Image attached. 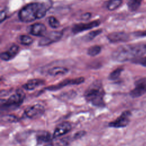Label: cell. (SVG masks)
<instances>
[{
    "label": "cell",
    "mask_w": 146,
    "mask_h": 146,
    "mask_svg": "<svg viewBox=\"0 0 146 146\" xmlns=\"http://www.w3.org/2000/svg\"><path fill=\"white\" fill-rule=\"evenodd\" d=\"M100 22L99 21H94L87 23H79L75 25L72 29V33L75 34L79 33L82 31L91 29L95 27H97L100 25Z\"/></svg>",
    "instance_id": "cell-11"
},
{
    "label": "cell",
    "mask_w": 146,
    "mask_h": 146,
    "mask_svg": "<svg viewBox=\"0 0 146 146\" xmlns=\"http://www.w3.org/2000/svg\"><path fill=\"white\" fill-rule=\"evenodd\" d=\"M146 93V77L139 79L135 82V87L130 91L129 95L133 98L141 96Z\"/></svg>",
    "instance_id": "cell-6"
},
{
    "label": "cell",
    "mask_w": 146,
    "mask_h": 146,
    "mask_svg": "<svg viewBox=\"0 0 146 146\" xmlns=\"http://www.w3.org/2000/svg\"><path fill=\"white\" fill-rule=\"evenodd\" d=\"M143 0H128L127 6L128 9L131 11H136L140 6Z\"/></svg>",
    "instance_id": "cell-18"
},
{
    "label": "cell",
    "mask_w": 146,
    "mask_h": 146,
    "mask_svg": "<svg viewBox=\"0 0 146 146\" xmlns=\"http://www.w3.org/2000/svg\"><path fill=\"white\" fill-rule=\"evenodd\" d=\"M123 71V68L122 67H118L116 68L109 74L108 79L111 80H117L120 77Z\"/></svg>",
    "instance_id": "cell-20"
},
{
    "label": "cell",
    "mask_w": 146,
    "mask_h": 146,
    "mask_svg": "<svg viewBox=\"0 0 146 146\" xmlns=\"http://www.w3.org/2000/svg\"><path fill=\"white\" fill-rule=\"evenodd\" d=\"M20 41L22 44L29 46L33 43V39L29 35H22L20 37Z\"/></svg>",
    "instance_id": "cell-23"
},
{
    "label": "cell",
    "mask_w": 146,
    "mask_h": 146,
    "mask_svg": "<svg viewBox=\"0 0 146 146\" xmlns=\"http://www.w3.org/2000/svg\"><path fill=\"white\" fill-rule=\"evenodd\" d=\"M70 141L69 137L62 138H53L44 146H68Z\"/></svg>",
    "instance_id": "cell-14"
},
{
    "label": "cell",
    "mask_w": 146,
    "mask_h": 146,
    "mask_svg": "<svg viewBox=\"0 0 146 146\" xmlns=\"http://www.w3.org/2000/svg\"><path fill=\"white\" fill-rule=\"evenodd\" d=\"M105 94L102 82L97 79L92 82L86 88L84 96L86 100L93 106L103 108L106 106L104 99Z\"/></svg>",
    "instance_id": "cell-2"
},
{
    "label": "cell",
    "mask_w": 146,
    "mask_h": 146,
    "mask_svg": "<svg viewBox=\"0 0 146 146\" xmlns=\"http://www.w3.org/2000/svg\"><path fill=\"white\" fill-rule=\"evenodd\" d=\"M29 31L30 34L34 36H43L46 32V27L41 23H34L29 27Z\"/></svg>",
    "instance_id": "cell-12"
},
{
    "label": "cell",
    "mask_w": 146,
    "mask_h": 146,
    "mask_svg": "<svg viewBox=\"0 0 146 146\" xmlns=\"http://www.w3.org/2000/svg\"><path fill=\"white\" fill-rule=\"evenodd\" d=\"M48 24L52 28H57L59 26V21L54 17H50L48 18Z\"/></svg>",
    "instance_id": "cell-24"
},
{
    "label": "cell",
    "mask_w": 146,
    "mask_h": 146,
    "mask_svg": "<svg viewBox=\"0 0 146 146\" xmlns=\"http://www.w3.org/2000/svg\"><path fill=\"white\" fill-rule=\"evenodd\" d=\"M122 3V0H109L107 7L110 11H113L117 9Z\"/></svg>",
    "instance_id": "cell-19"
},
{
    "label": "cell",
    "mask_w": 146,
    "mask_h": 146,
    "mask_svg": "<svg viewBox=\"0 0 146 146\" xmlns=\"http://www.w3.org/2000/svg\"><path fill=\"white\" fill-rule=\"evenodd\" d=\"M63 36L62 31H51L47 35H44L39 41L40 46H46L59 41Z\"/></svg>",
    "instance_id": "cell-7"
},
{
    "label": "cell",
    "mask_w": 146,
    "mask_h": 146,
    "mask_svg": "<svg viewBox=\"0 0 146 146\" xmlns=\"http://www.w3.org/2000/svg\"><path fill=\"white\" fill-rule=\"evenodd\" d=\"M84 81V78L83 77H78L73 79H67L62 81L61 82L51 86H48L46 88V90L49 91H56L59 90L64 87L70 86V85H78L83 83Z\"/></svg>",
    "instance_id": "cell-8"
},
{
    "label": "cell",
    "mask_w": 146,
    "mask_h": 146,
    "mask_svg": "<svg viewBox=\"0 0 146 146\" xmlns=\"http://www.w3.org/2000/svg\"><path fill=\"white\" fill-rule=\"evenodd\" d=\"M131 115L132 113L130 111H125L123 112L115 120L110 122L108 123V127L115 128L125 127L130 122Z\"/></svg>",
    "instance_id": "cell-4"
},
{
    "label": "cell",
    "mask_w": 146,
    "mask_h": 146,
    "mask_svg": "<svg viewBox=\"0 0 146 146\" xmlns=\"http://www.w3.org/2000/svg\"><path fill=\"white\" fill-rule=\"evenodd\" d=\"M102 50V48L100 46L94 45L90 47L87 50V54L91 56H95L98 55Z\"/></svg>",
    "instance_id": "cell-21"
},
{
    "label": "cell",
    "mask_w": 146,
    "mask_h": 146,
    "mask_svg": "<svg viewBox=\"0 0 146 146\" xmlns=\"http://www.w3.org/2000/svg\"><path fill=\"white\" fill-rule=\"evenodd\" d=\"M45 112L44 106L40 104H35L27 107L24 111L25 116L29 119H36L42 116Z\"/></svg>",
    "instance_id": "cell-5"
},
{
    "label": "cell",
    "mask_w": 146,
    "mask_h": 146,
    "mask_svg": "<svg viewBox=\"0 0 146 146\" xmlns=\"http://www.w3.org/2000/svg\"><path fill=\"white\" fill-rule=\"evenodd\" d=\"M133 35L136 37H144L146 36V30L139 31L133 33Z\"/></svg>",
    "instance_id": "cell-26"
},
{
    "label": "cell",
    "mask_w": 146,
    "mask_h": 146,
    "mask_svg": "<svg viewBox=\"0 0 146 146\" xmlns=\"http://www.w3.org/2000/svg\"><path fill=\"white\" fill-rule=\"evenodd\" d=\"M91 16V14L90 13H84L82 15V19L83 20H87V19H88Z\"/></svg>",
    "instance_id": "cell-29"
},
{
    "label": "cell",
    "mask_w": 146,
    "mask_h": 146,
    "mask_svg": "<svg viewBox=\"0 0 146 146\" xmlns=\"http://www.w3.org/2000/svg\"><path fill=\"white\" fill-rule=\"evenodd\" d=\"M6 18V13L5 11H1L0 14V19L1 23H2Z\"/></svg>",
    "instance_id": "cell-28"
},
{
    "label": "cell",
    "mask_w": 146,
    "mask_h": 146,
    "mask_svg": "<svg viewBox=\"0 0 146 146\" xmlns=\"http://www.w3.org/2000/svg\"><path fill=\"white\" fill-rule=\"evenodd\" d=\"M25 99V94L21 90H17L7 99H1V111H10L19 108Z\"/></svg>",
    "instance_id": "cell-3"
},
{
    "label": "cell",
    "mask_w": 146,
    "mask_h": 146,
    "mask_svg": "<svg viewBox=\"0 0 146 146\" xmlns=\"http://www.w3.org/2000/svg\"><path fill=\"white\" fill-rule=\"evenodd\" d=\"M102 31V30L101 29H99V30H94L91 32H90L84 36L83 39L86 41H90L94 39L95 37L99 35L100 34H101Z\"/></svg>",
    "instance_id": "cell-22"
},
{
    "label": "cell",
    "mask_w": 146,
    "mask_h": 146,
    "mask_svg": "<svg viewBox=\"0 0 146 146\" xmlns=\"http://www.w3.org/2000/svg\"><path fill=\"white\" fill-rule=\"evenodd\" d=\"M68 69L66 67L57 66L54 67L49 69L47 71V73L50 76H55L58 75H63L68 72Z\"/></svg>",
    "instance_id": "cell-16"
},
{
    "label": "cell",
    "mask_w": 146,
    "mask_h": 146,
    "mask_svg": "<svg viewBox=\"0 0 146 146\" xmlns=\"http://www.w3.org/2000/svg\"><path fill=\"white\" fill-rule=\"evenodd\" d=\"M72 129V125L68 121H63L55 127L52 134L53 138L60 137L68 133Z\"/></svg>",
    "instance_id": "cell-9"
},
{
    "label": "cell",
    "mask_w": 146,
    "mask_h": 146,
    "mask_svg": "<svg viewBox=\"0 0 146 146\" xmlns=\"http://www.w3.org/2000/svg\"><path fill=\"white\" fill-rule=\"evenodd\" d=\"M52 139V135L46 131H42L36 135V141L38 144H41L43 143H47Z\"/></svg>",
    "instance_id": "cell-17"
},
{
    "label": "cell",
    "mask_w": 146,
    "mask_h": 146,
    "mask_svg": "<svg viewBox=\"0 0 146 146\" xmlns=\"http://www.w3.org/2000/svg\"><path fill=\"white\" fill-rule=\"evenodd\" d=\"M86 134V132L84 131H79L75 133L74 136V139H78L79 138H81L83 137L84 135Z\"/></svg>",
    "instance_id": "cell-27"
},
{
    "label": "cell",
    "mask_w": 146,
    "mask_h": 146,
    "mask_svg": "<svg viewBox=\"0 0 146 146\" xmlns=\"http://www.w3.org/2000/svg\"><path fill=\"white\" fill-rule=\"evenodd\" d=\"M132 62L135 64H140L144 67H146V56L138 58L137 59L133 60Z\"/></svg>",
    "instance_id": "cell-25"
},
{
    "label": "cell",
    "mask_w": 146,
    "mask_h": 146,
    "mask_svg": "<svg viewBox=\"0 0 146 146\" xmlns=\"http://www.w3.org/2000/svg\"><path fill=\"white\" fill-rule=\"evenodd\" d=\"M49 7V5L44 2L30 3L21 9L18 17L22 22H33L44 17Z\"/></svg>",
    "instance_id": "cell-1"
},
{
    "label": "cell",
    "mask_w": 146,
    "mask_h": 146,
    "mask_svg": "<svg viewBox=\"0 0 146 146\" xmlns=\"http://www.w3.org/2000/svg\"><path fill=\"white\" fill-rule=\"evenodd\" d=\"M19 52V47L17 44H13L6 51L1 54V59L4 61H9L13 59Z\"/></svg>",
    "instance_id": "cell-13"
},
{
    "label": "cell",
    "mask_w": 146,
    "mask_h": 146,
    "mask_svg": "<svg viewBox=\"0 0 146 146\" xmlns=\"http://www.w3.org/2000/svg\"><path fill=\"white\" fill-rule=\"evenodd\" d=\"M129 38V35L125 32H113L107 35V39L111 43L127 42Z\"/></svg>",
    "instance_id": "cell-10"
},
{
    "label": "cell",
    "mask_w": 146,
    "mask_h": 146,
    "mask_svg": "<svg viewBox=\"0 0 146 146\" xmlns=\"http://www.w3.org/2000/svg\"><path fill=\"white\" fill-rule=\"evenodd\" d=\"M44 82L42 79H33L28 80L26 83H25L22 87L26 90H33L36 87L43 84Z\"/></svg>",
    "instance_id": "cell-15"
}]
</instances>
